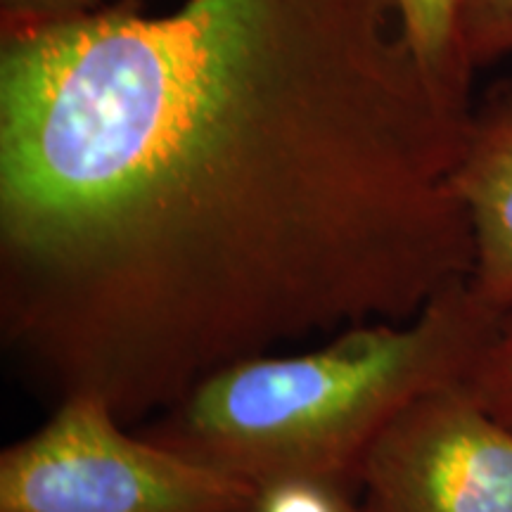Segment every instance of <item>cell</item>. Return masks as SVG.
Returning a JSON list of instances; mask_svg holds the SVG:
<instances>
[{
	"instance_id": "cell-1",
	"label": "cell",
	"mask_w": 512,
	"mask_h": 512,
	"mask_svg": "<svg viewBox=\"0 0 512 512\" xmlns=\"http://www.w3.org/2000/svg\"><path fill=\"white\" fill-rule=\"evenodd\" d=\"M467 117L392 0L3 15V347L138 427L230 363L406 323L472 273Z\"/></svg>"
},
{
	"instance_id": "cell-6",
	"label": "cell",
	"mask_w": 512,
	"mask_h": 512,
	"mask_svg": "<svg viewBox=\"0 0 512 512\" xmlns=\"http://www.w3.org/2000/svg\"><path fill=\"white\" fill-rule=\"evenodd\" d=\"M408 46L425 69L427 79L448 105L470 112L475 69L465 60L460 38L463 0H392Z\"/></svg>"
},
{
	"instance_id": "cell-7",
	"label": "cell",
	"mask_w": 512,
	"mask_h": 512,
	"mask_svg": "<svg viewBox=\"0 0 512 512\" xmlns=\"http://www.w3.org/2000/svg\"><path fill=\"white\" fill-rule=\"evenodd\" d=\"M460 38L472 69L512 55V0H463Z\"/></svg>"
},
{
	"instance_id": "cell-5",
	"label": "cell",
	"mask_w": 512,
	"mask_h": 512,
	"mask_svg": "<svg viewBox=\"0 0 512 512\" xmlns=\"http://www.w3.org/2000/svg\"><path fill=\"white\" fill-rule=\"evenodd\" d=\"M453 190L470 219L479 299L512 311V76L496 81L467 117Z\"/></svg>"
},
{
	"instance_id": "cell-9",
	"label": "cell",
	"mask_w": 512,
	"mask_h": 512,
	"mask_svg": "<svg viewBox=\"0 0 512 512\" xmlns=\"http://www.w3.org/2000/svg\"><path fill=\"white\" fill-rule=\"evenodd\" d=\"M254 512H363L354 494L323 484H275L259 489Z\"/></svg>"
},
{
	"instance_id": "cell-3",
	"label": "cell",
	"mask_w": 512,
	"mask_h": 512,
	"mask_svg": "<svg viewBox=\"0 0 512 512\" xmlns=\"http://www.w3.org/2000/svg\"><path fill=\"white\" fill-rule=\"evenodd\" d=\"M98 396H69L0 453V512H254L259 489L159 446Z\"/></svg>"
},
{
	"instance_id": "cell-10",
	"label": "cell",
	"mask_w": 512,
	"mask_h": 512,
	"mask_svg": "<svg viewBox=\"0 0 512 512\" xmlns=\"http://www.w3.org/2000/svg\"><path fill=\"white\" fill-rule=\"evenodd\" d=\"M3 15L12 17H60L93 10L98 0H0Z\"/></svg>"
},
{
	"instance_id": "cell-4",
	"label": "cell",
	"mask_w": 512,
	"mask_h": 512,
	"mask_svg": "<svg viewBox=\"0 0 512 512\" xmlns=\"http://www.w3.org/2000/svg\"><path fill=\"white\" fill-rule=\"evenodd\" d=\"M363 512H512V427L463 384L408 406L361 475Z\"/></svg>"
},
{
	"instance_id": "cell-8",
	"label": "cell",
	"mask_w": 512,
	"mask_h": 512,
	"mask_svg": "<svg viewBox=\"0 0 512 512\" xmlns=\"http://www.w3.org/2000/svg\"><path fill=\"white\" fill-rule=\"evenodd\" d=\"M463 387L475 396L479 406L512 427V311Z\"/></svg>"
},
{
	"instance_id": "cell-2",
	"label": "cell",
	"mask_w": 512,
	"mask_h": 512,
	"mask_svg": "<svg viewBox=\"0 0 512 512\" xmlns=\"http://www.w3.org/2000/svg\"><path fill=\"white\" fill-rule=\"evenodd\" d=\"M505 318L465 280L406 323L230 363L133 430L256 489L302 482L356 496L387 427L422 396L463 384Z\"/></svg>"
}]
</instances>
